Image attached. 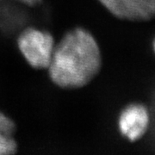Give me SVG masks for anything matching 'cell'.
I'll return each mask as SVG.
<instances>
[{
	"instance_id": "6da1fadb",
	"label": "cell",
	"mask_w": 155,
	"mask_h": 155,
	"mask_svg": "<svg viewBox=\"0 0 155 155\" xmlns=\"http://www.w3.org/2000/svg\"><path fill=\"white\" fill-rule=\"evenodd\" d=\"M102 55L92 34L84 28L71 29L54 46L48 67L59 87L76 89L89 84L99 72Z\"/></svg>"
},
{
	"instance_id": "3957f363",
	"label": "cell",
	"mask_w": 155,
	"mask_h": 155,
	"mask_svg": "<svg viewBox=\"0 0 155 155\" xmlns=\"http://www.w3.org/2000/svg\"><path fill=\"white\" fill-rule=\"evenodd\" d=\"M113 16L119 19L146 22L155 13V0H98Z\"/></svg>"
},
{
	"instance_id": "277c9868",
	"label": "cell",
	"mask_w": 155,
	"mask_h": 155,
	"mask_svg": "<svg viewBox=\"0 0 155 155\" xmlns=\"http://www.w3.org/2000/svg\"><path fill=\"white\" fill-rule=\"evenodd\" d=\"M149 125V113L142 104L134 103L127 105L121 112L118 127L122 134L131 141L141 138Z\"/></svg>"
},
{
	"instance_id": "5b68a950",
	"label": "cell",
	"mask_w": 155,
	"mask_h": 155,
	"mask_svg": "<svg viewBox=\"0 0 155 155\" xmlns=\"http://www.w3.org/2000/svg\"><path fill=\"white\" fill-rule=\"evenodd\" d=\"M16 125L10 117L0 112V155H13L17 149L14 139Z\"/></svg>"
},
{
	"instance_id": "8992f818",
	"label": "cell",
	"mask_w": 155,
	"mask_h": 155,
	"mask_svg": "<svg viewBox=\"0 0 155 155\" xmlns=\"http://www.w3.org/2000/svg\"><path fill=\"white\" fill-rule=\"evenodd\" d=\"M18 2L22 3L23 5L28 6H35L39 5L42 0H17Z\"/></svg>"
},
{
	"instance_id": "7a4b0ae2",
	"label": "cell",
	"mask_w": 155,
	"mask_h": 155,
	"mask_svg": "<svg viewBox=\"0 0 155 155\" xmlns=\"http://www.w3.org/2000/svg\"><path fill=\"white\" fill-rule=\"evenodd\" d=\"M54 46V37L48 31L34 27L25 28L17 38L18 49L35 69L48 67Z\"/></svg>"
}]
</instances>
